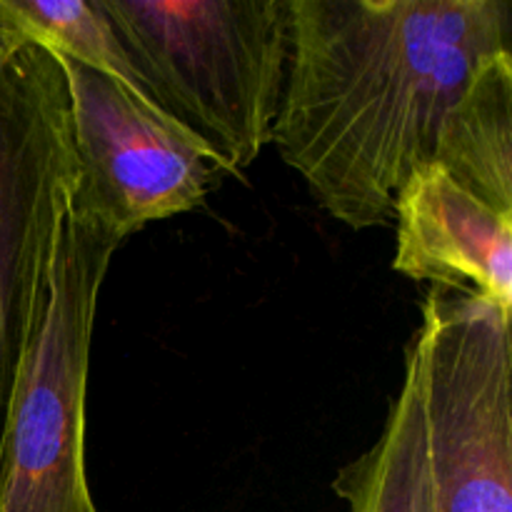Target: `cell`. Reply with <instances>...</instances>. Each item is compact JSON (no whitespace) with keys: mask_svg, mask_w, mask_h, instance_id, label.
I'll return each instance as SVG.
<instances>
[{"mask_svg":"<svg viewBox=\"0 0 512 512\" xmlns=\"http://www.w3.org/2000/svg\"><path fill=\"white\" fill-rule=\"evenodd\" d=\"M273 140L315 203L353 230L393 225L475 75L512 55L508 0H288Z\"/></svg>","mask_w":512,"mask_h":512,"instance_id":"obj_1","label":"cell"},{"mask_svg":"<svg viewBox=\"0 0 512 512\" xmlns=\"http://www.w3.org/2000/svg\"><path fill=\"white\" fill-rule=\"evenodd\" d=\"M155 108L223 173L273 140L290 50L288 0H98Z\"/></svg>","mask_w":512,"mask_h":512,"instance_id":"obj_2","label":"cell"},{"mask_svg":"<svg viewBox=\"0 0 512 512\" xmlns=\"http://www.w3.org/2000/svg\"><path fill=\"white\" fill-rule=\"evenodd\" d=\"M120 240L65 205L0 443V512H98L85 475V393L100 290Z\"/></svg>","mask_w":512,"mask_h":512,"instance_id":"obj_3","label":"cell"},{"mask_svg":"<svg viewBox=\"0 0 512 512\" xmlns=\"http://www.w3.org/2000/svg\"><path fill=\"white\" fill-rule=\"evenodd\" d=\"M408 348L423 405V510L512 512L510 315L433 288Z\"/></svg>","mask_w":512,"mask_h":512,"instance_id":"obj_4","label":"cell"},{"mask_svg":"<svg viewBox=\"0 0 512 512\" xmlns=\"http://www.w3.org/2000/svg\"><path fill=\"white\" fill-rule=\"evenodd\" d=\"M73 188L63 68L0 30V443Z\"/></svg>","mask_w":512,"mask_h":512,"instance_id":"obj_5","label":"cell"},{"mask_svg":"<svg viewBox=\"0 0 512 512\" xmlns=\"http://www.w3.org/2000/svg\"><path fill=\"white\" fill-rule=\"evenodd\" d=\"M70 103V205L120 243L145 225L200 208L223 170L163 110L88 65L58 58Z\"/></svg>","mask_w":512,"mask_h":512,"instance_id":"obj_6","label":"cell"},{"mask_svg":"<svg viewBox=\"0 0 512 512\" xmlns=\"http://www.w3.org/2000/svg\"><path fill=\"white\" fill-rule=\"evenodd\" d=\"M393 270L512 310V213L428 160L395 208Z\"/></svg>","mask_w":512,"mask_h":512,"instance_id":"obj_7","label":"cell"},{"mask_svg":"<svg viewBox=\"0 0 512 512\" xmlns=\"http://www.w3.org/2000/svg\"><path fill=\"white\" fill-rule=\"evenodd\" d=\"M333 490L350 512L423 510V405L413 350L405 348L403 380L383 433L370 450L343 465Z\"/></svg>","mask_w":512,"mask_h":512,"instance_id":"obj_8","label":"cell"},{"mask_svg":"<svg viewBox=\"0 0 512 512\" xmlns=\"http://www.w3.org/2000/svg\"><path fill=\"white\" fill-rule=\"evenodd\" d=\"M0 30L13 43L38 45L55 58L113 75L153 103L98 0H0Z\"/></svg>","mask_w":512,"mask_h":512,"instance_id":"obj_9","label":"cell"}]
</instances>
